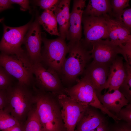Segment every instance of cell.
<instances>
[{
  "label": "cell",
  "instance_id": "obj_33",
  "mask_svg": "<svg viewBox=\"0 0 131 131\" xmlns=\"http://www.w3.org/2000/svg\"><path fill=\"white\" fill-rule=\"evenodd\" d=\"M10 0H0V12L12 7Z\"/></svg>",
  "mask_w": 131,
  "mask_h": 131
},
{
  "label": "cell",
  "instance_id": "obj_30",
  "mask_svg": "<svg viewBox=\"0 0 131 131\" xmlns=\"http://www.w3.org/2000/svg\"><path fill=\"white\" fill-rule=\"evenodd\" d=\"M120 120H122L124 121L131 124V104L128 103L125 107L122 108L117 116Z\"/></svg>",
  "mask_w": 131,
  "mask_h": 131
},
{
  "label": "cell",
  "instance_id": "obj_26",
  "mask_svg": "<svg viewBox=\"0 0 131 131\" xmlns=\"http://www.w3.org/2000/svg\"><path fill=\"white\" fill-rule=\"evenodd\" d=\"M14 79L0 66V90H6L13 83Z\"/></svg>",
  "mask_w": 131,
  "mask_h": 131
},
{
  "label": "cell",
  "instance_id": "obj_4",
  "mask_svg": "<svg viewBox=\"0 0 131 131\" xmlns=\"http://www.w3.org/2000/svg\"><path fill=\"white\" fill-rule=\"evenodd\" d=\"M77 82L75 85L64 89V92L66 95L80 103L99 109L115 121L118 120L116 115L106 108L100 103L92 84L85 75Z\"/></svg>",
  "mask_w": 131,
  "mask_h": 131
},
{
  "label": "cell",
  "instance_id": "obj_1",
  "mask_svg": "<svg viewBox=\"0 0 131 131\" xmlns=\"http://www.w3.org/2000/svg\"><path fill=\"white\" fill-rule=\"evenodd\" d=\"M34 96L36 110L42 131H66L62 118L60 106L55 98L56 95L35 90Z\"/></svg>",
  "mask_w": 131,
  "mask_h": 131
},
{
  "label": "cell",
  "instance_id": "obj_19",
  "mask_svg": "<svg viewBox=\"0 0 131 131\" xmlns=\"http://www.w3.org/2000/svg\"><path fill=\"white\" fill-rule=\"evenodd\" d=\"M70 1L60 0L53 12L59 25V37L64 40L66 38L69 27Z\"/></svg>",
  "mask_w": 131,
  "mask_h": 131
},
{
  "label": "cell",
  "instance_id": "obj_6",
  "mask_svg": "<svg viewBox=\"0 0 131 131\" xmlns=\"http://www.w3.org/2000/svg\"><path fill=\"white\" fill-rule=\"evenodd\" d=\"M65 40L59 37L49 39L42 36L44 46L40 62L45 67L54 70L58 74L68 51Z\"/></svg>",
  "mask_w": 131,
  "mask_h": 131
},
{
  "label": "cell",
  "instance_id": "obj_7",
  "mask_svg": "<svg viewBox=\"0 0 131 131\" xmlns=\"http://www.w3.org/2000/svg\"><path fill=\"white\" fill-rule=\"evenodd\" d=\"M30 69L34 75V83L40 90L58 94L64 92L58 73L52 69L44 67L40 62L31 65Z\"/></svg>",
  "mask_w": 131,
  "mask_h": 131
},
{
  "label": "cell",
  "instance_id": "obj_24",
  "mask_svg": "<svg viewBox=\"0 0 131 131\" xmlns=\"http://www.w3.org/2000/svg\"><path fill=\"white\" fill-rule=\"evenodd\" d=\"M20 123L7 112L0 109V130L5 131Z\"/></svg>",
  "mask_w": 131,
  "mask_h": 131
},
{
  "label": "cell",
  "instance_id": "obj_35",
  "mask_svg": "<svg viewBox=\"0 0 131 131\" xmlns=\"http://www.w3.org/2000/svg\"><path fill=\"white\" fill-rule=\"evenodd\" d=\"M5 131H23V127L21 125L20 123Z\"/></svg>",
  "mask_w": 131,
  "mask_h": 131
},
{
  "label": "cell",
  "instance_id": "obj_29",
  "mask_svg": "<svg viewBox=\"0 0 131 131\" xmlns=\"http://www.w3.org/2000/svg\"><path fill=\"white\" fill-rule=\"evenodd\" d=\"M120 120L109 125L108 131H131V124Z\"/></svg>",
  "mask_w": 131,
  "mask_h": 131
},
{
  "label": "cell",
  "instance_id": "obj_23",
  "mask_svg": "<svg viewBox=\"0 0 131 131\" xmlns=\"http://www.w3.org/2000/svg\"><path fill=\"white\" fill-rule=\"evenodd\" d=\"M126 76L118 90L129 101H131V65L126 62L124 63Z\"/></svg>",
  "mask_w": 131,
  "mask_h": 131
},
{
  "label": "cell",
  "instance_id": "obj_3",
  "mask_svg": "<svg viewBox=\"0 0 131 131\" xmlns=\"http://www.w3.org/2000/svg\"><path fill=\"white\" fill-rule=\"evenodd\" d=\"M28 87L17 81L6 90L7 102L4 110L20 123L27 116L32 110V103L34 102V96Z\"/></svg>",
  "mask_w": 131,
  "mask_h": 131
},
{
  "label": "cell",
  "instance_id": "obj_5",
  "mask_svg": "<svg viewBox=\"0 0 131 131\" xmlns=\"http://www.w3.org/2000/svg\"><path fill=\"white\" fill-rule=\"evenodd\" d=\"M31 24L30 21L25 25L17 27H12L3 25V33L0 42L1 53L15 55L23 63L26 62L28 58L21 46L23 43L25 35Z\"/></svg>",
  "mask_w": 131,
  "mask_h": 131
},
{
  "label": "cell",
  "instance_id": "obj_32",
  "mask_svg": "<svg viewBox=\"0 0 131 131\" xmlns=\"http://www.w3.org/2000/svg\"><path fill=\"white\" fill-rule=\"evenodd\" d=\"M7 102L6 90H0V109L6 107Z\"/></svg>",
  "mask_w": 131,
  "mask_h": 131
},
{
  "label": "cell",
  "instance_id": "obj_16",
  "mask_svg": "<svg viewBox=\"0 0 131 131\" xmlns=\"http://www.w3.org/2000/svg\"><path fill=\"white\" fill-rule=\"evenodd\" d=\"M102 112L89 106L76 125L75 131H90L107 122Z\"/></svg>",
  "mask_w": 131,
  "mask_h": 131
},
{
  "label": "cell",
  "instance_id": "obj_20",
  "mask_svg": "<svg viewBox=\"0 0 131 131\" xmlns=\"http://www.w3.org/2000/svg\"><path fill=\"white\" fill-rule=\"evenodd\" d=\"M112 9L111 0H90L83 15L99 17L108 14L112 15Z\"/></svg>",
  "mask_w": 131,
  "mask_h": 131
},
{
  "label": "cell",
  "instance_id": "obj_8",
  "mask_svg": "<svg viewBox=\"0 0 131 131\" xmlns=\"http://www.w3.org/2000/svg\"><path fill=\"white\" fill-rule=\"evenodd\" d=\"M62 108V118L66 131H75L76 125L89 106L72 99L64 93L57 95Z\"/></svg>",
  "mask_w": 131,
  "mask_h": 131
},
{
  "label": "cell",
  "instance_id": "obj_25",
  "mask_svg": "<svg viewBox=\"0 0 131 131\" xmlns=\"http://www.w3.org/2000/svg\"><path fill=\"white\" fill-rule=\"evenodd\" d=\"M112 15L115 21L130 31L131 28V9L126 8Z\"/></svg>",
  "mask_w": 131,
  "mask_h": 131
},
{
  "label": "cell",
  "instance_id": "obj_10",
  "mask_svg": "<svg viewBox=\"0 0 131 131\" xmlns=\"http://www.w3.org/2000/svg\"><path fill=\"white\" fill-rule=\"evenodd\" d=\"M107 15L99 17L82 15V22L85 38L82 41H81L86 49L91 46L93 42L108 38L106 19Z\"/></svg>",
  "mask_w": 131,
  "mask_h": 131
},
{
  "label": "cell",
  "instance_id": "obj_21",
  "mask_svg": "<svg viewBox=\"0 0 131 131\" xmlns=\"http://www.w3.org/2000/svg\"><path fill=\"white\" fill-rule=\"evenodd\" d=\"M37 18L40 25L44 30L51 35L60 36L57 29V23L54 12L49 10H45Z\"/></svg>",
  "mask_w": 131,
  "mask_h": 131
},
{
  "label": "cell",
  "instance_id": "obj_17",
  "mask_svg": "<svg viewBox=\"0 0 131 131\" xmlns=\"http://www.w3.org/2000/svg\"><path fill=\"white\" fill-rule=\"evenodd\" d=\"M106 19L108 38L115 44L122 48L131 43V31L120 24L109 15Z\"/></svg>",
  "mask_w": 131,
  "mask_h": 131
},
{
  "label": "cell",
  "instance_id": "obj_12",
  "mask_svg": "<svg viewBox=\"0 0 131 131\" xmlns=\"http://www.w3.org/2000/svg\"><path fill=\"white\" fill-rule=\"evenodd\" d=\"M90 50L92 61L110 65L118 54H121L122 49L108 39H100L92 42Z\"/></svg>",
  "mask_w": 131,
  "mask_h": 131
},
{
  "label": "cell",
  "instance_id": "obj_31",
  "mask_svg": "<svg viewBox=\"0 0 131 131\" xmlns=\"http://www.w3.org/2000/svg\"><path fill=\"white\" fill-rule=\"evenodd\" d=\"M10 1L12 4H16L19 5L20 7V9L23 11L29 10L30 12L31 11V9L29 5V1L27 0H10Z\"/></svg>",
  "mask_w": 131,
  "mask_h": 131
},
{
  "label": "cell",
  "instance_id": "obj_27",
  "mask_svg": "<svg viewBox=\"0 0 131 131\" xmlns=\"http://www.w3.org/2000/svg\"><path fill=\"white\" fill-rule=\"evenodd\" d=\"M60 0H39L33 1V3L41 8L54 12Z\"/></svg>",
  "mask_w": 131,
  "mask_h": 131
},
{
  "label": "cell",
  "instance_id": "obj_22",
  "mask_svg": "<svg viewBox=\"0 0 131 131\" xmlns=\"http://www.w3.org/2000/svg\"><path fill=\"white\" fill-rule=\"evenodd\" d=\"M23 131H42L41 125L36 109H32L27 115Z\"/></svg>",
  "mask_w": 131,
  "mask_h": 131
},
{
  "label": "cell",
  "instance_id": "obj_28",
  "mask_svg": "<svg viewBox=\"0 0 131 131\" xmlns=\"http://www.w3.org/2000/svg\"><path fill=\"white\" fill-rule=\"evenodd\" d=\"M129 0H111L112 9L113 10L112 15L118 13L129 7Z\"/></svg>",
  "mask_w": 131,
  "mask_h": 131
},
{
  "label": "cell",
  "instance_id": "obj_14",
  "mask_svg": "<svg viewBox=\"0 0 131 131\" xmlns=\"http://www.w3.org/2000/svg\"><path fill=\"white\" fill-rule=\"evenodd\" d=\"M110 65L92 61L86 67L83 73L90 80L97 96L101 94L107 83Z\"/></svg>",
  "mask_w": 131,
  "mask_h": 131
},
{
  "label": "cell",
  "instance_id": "obj_11",
  "mask_svg": "<svg viewBox=\"0 0 131 131\" xmlns=\"http://www.w3.org/2000/svg\"><path fill=\"white\" fill-rule=\"evenodd\" d=\"M42 42V33L37 18L31 24L24 37L23 42L26 49L27 56L32 64L41 62Z\"/></svg>",
  "mask_w": 131,
  "mask_h": 131
},
{
  "label": "cell",
  "instance_id": "obj_13",
  "mask_svg": "<svg viewBox=\"0 0 131 131\" xmlns=\"http://www.w3.org/2000/svg\"><path fill=\"white\" fill-rule=\"evenodd\" d=\"M86 0H74L71 12L70 13L69 25L66 37L68 43L72 44L81 41L82 23Z\"/></svg>",
  "mask_w": 131,
  "mask_h": 131
},
{
  "label": "cell",
  "instance_id": "obj_15",
  "mask_svg": "<svg viewBox=\"0 0 131 131\" xmlns=\"http://www.w3.org/2000/svg\"><path fill=\"white\" fill-rule=\"evenodd\" d=\"M123 58L117 56L110 65L107 83L105 89L108 91L118 90L126 76V71L123 62Z\"/></svg>",
  "mask_w": 131,
  "mask_h": 131
},
{
  "label": "cell",
  "instance_id": "obj_2",
  "mask_svg": "<svg viewBox=\"0 0 131 131\" xmlns=\"http://www.w3.org/2000/svg\"><path fill=\"white\" fill-rule=\"evenodd\" d=\"M67 45L68 56L58 74L62 82L69 85L77 82L78 77L83 74L92 58L90 50L84 47L81 41Z\"/></svg>",
  "mask_w": 131,
  "mask_h": 131
},
{
  "label": "cell",
  "instance_id": "obj_34",
  "mask_svg": "<svg viewBox=\"0 0 131 131\" xmlns=\"http://www.w3.org/2000/svg\"><path fill=\"white\" fill-rule=\"evenodd\" d=\"M109 125L107 121L95 129L90 131H108Z\"/></svg>",
  "mask_w": 131,
  "mask_h": 131
},
{
  "label": "cell",
  "instance_id": "obj_9",
  "mask_svg": "<svg viewBox=\"0 0 131 131\" xmlns=\"http://www.w3.org/2000/svg\"><path fill=\"white\" fill-rule=\"evenodd\" d=\"M0 66L19 83L28 86L34 84L32 73L16 56L0 53Z\"/></svg>",
  "mask_w": 131,
  "mask_h": 131
},
{
  "label": "cell",
  "instance_id": "obj_18",
  "mask_svg": "<svg viewBox=\"0 0 131 131\" xmlns=\"http://www.w3.org/2000/svg\"><path fill=\"white\" fill-rule=\"evenodd\" d=\"M97 97L104 107L116 116L122 107L129 103L118 90L112 93L107 91L104 94H101Z\"/></svg>",
  "mask_w": 131,
  "mask_h": 131
}]
</instances>
